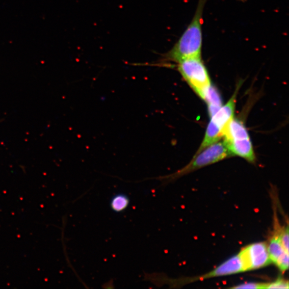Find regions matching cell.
<instances>
[{
    "mask_svg": "<svg viewBox=\"0 0 289 289\" xmlns=\"http://www.w3.org/2000/svg\"><path fill=\"white\" fill-rule=\"evenodd\" d=\"M237 94V90L236 91L233 97L225 105H222L211 116L204 140L197 153L205 147L217 142L223 138L229 123L234 119Z\"/></svg>",
    "mask_w": 289,
    "mask_h": 289,
    "instance_id": "5",
    "label": "cell"
},
{
    "mask_svg": "<svg viewBox=\"0 0 289 289\" xmlns=\"http://www.w3.org/2000/svg\"><path fill=\"white\" fill-rule=\"evenodd\" d=\"M289 282L279 279L272 282L267 283L266 289H289Z\"/></svg>",
    "mask_w": 289,
    "mask_h": 289,
    "instance_id": "12",
    "label": "cell"
},
{
    "mask_svg": "<svg viewBox=\"0 0 289 289\" xmlns=\"http://www.w3.org/2000/svg\"><path fill=\"white\" fill-rule=\"evenodd\" d=\"M245 272H246L245 263L243 257L239 252L238 254L228 259L227 261L220 264L219 266L213 270L210 271V272L198 277V278L196 277V278H191L189 280H186L185 283L186 282L190 283L200 280H204Z\"/></svg>",
    "mask_w": 289,
    "mask_h": 289,
    "instance_id": "7",
    "label": "cell"
},
{
    "mask_svg": "<svg viewBox=\"0 0 289 289\" xmlns=\"http://www.w3.org/2000/svg\"><path fill=\"white\" fill-rule=\"evenodd\" d=\"M232 156L226 145L223 141H219L197 153L190 163L174 174L156 178L163 184H167L193 171L203 168L209 165L219 162Z\"/></svg>",
    "mask_w": 289,
    "mask_h": 289,
    "instance_id": "2",
    "label": "cell"
},
{
    "mask_svg": "<svg viewBox=\"0 0 289 289\" xmlns=\"http://www.w3.org/2000/svg\"><path fill=\"white\" fill-rule=\"evenodd\" d=\"M267 283H245V284L239 285L232 287L233 289H266Z\"/></svg>",
    "mask_w": 289,
    "mask_h": 289,
    "instance_id": "11",
    "label": "cell"
},
{
    "mask_svg": "<svg viewBox=\"0 0 289 289\" xmlns=\"http://www.w3.org/2000/svg\"><path fill=\"white\" fill-rule=\"evenodd\" d=\"M239 252L243 257L246 272L263 268L272 263L266 243H253L245 247Z\"/></svg>",
    "mask_w": 289,
    "mask_h": 289,
    "instance_id": "6",
    "label": "cell"
},
{
    "mask_svg": "<svg viewBox=\"0 0 289 289\" xmlns=\"http://www.w3.org/2000/svg\"><path fill=\"white\" fill-rule=\"evenodd\" d=\"M239 1H241V2H245V1H246V0H239Z\"/></svg>",
    "mask_w": 289,
    "mask_h": 289,
    "instance_id": "13",
    "label": "cell"
},
{
    "mask_svg": "<svg viewBox=\"0 0 289 289\" xmlns=\"http://www.w3.org/2000/svg\"><path fill=\"white\" fill-rule=\"evenodd\" d=\"M223 138L232 156L240 157L250 162H255L256 157L251 138L242 122L234 118Z\"/></svg>",
    "mask_w": 289,
    "mask_h": 289,
    "instance_id": "3",
    "label": "cell"
},
{
    "mask_svg": "<svg viewBox=\"0 0 289 289\" xmlns=\"http://www.w3.org/2000/svg\"><path fill=\"white\" fill-rule=\"evenodd\" d=\"M130 204V199L126 194H115L110 200V206L116 213H121L127 209Z\"/></svg>",
    "mask_w": 289,
    "mask_h": 289,
    "instance_id": "10",
    "label": "cell"
},
{
    "mask_svg": "<svg viewBox=\"0 0 289 289\" xmlns=\"http://www.w3.org/2000/svg\"><path fill=\"white\" fill-rule=\"evenodd\" d=\"M208 0H199L193 19L177 43L166 54L164 60L178 63L184 59L202 56L203 16Z\"/></svg>",
    "mask_w": 289,
    "mask_h": 289,
    "instance_id": "1",
    "label": "cell"
},
{
    "mask_svg": "<svg viewBox=\"0 0 289 289\" xmlns=\"http://www.w3.org/2000/svg\"><path fill=\"white\" fill-rule=\"evenodd\" d=\"M178 63V69L182 78L203 99L211 83L208 70L202 56L185 58Z\"/></svg>",
    "mask_w": 289,
    "mask_h": 289,
    "instance_id": "4",
    "label": "cell"
},
{
    "mask_svg": "<svg viewBox=\"0 0 289 289\" xmlns=\"http://www.w3.org/2000/svg\"><path fill=\"white\" fill-rule=\"evenodd\" d=\"M267 248L271 263L275 264L283 257L289 255V252L282 246L278 235L275 233L270 239Z\"/></svg>",
    "mask_w": 289,
    "mask_h": 289,
    "instance_id": "8",
    "label": "cell"
},
{
    "mask_svg": "<svg viewBox=\"0 0 289 289\" xmlns=\"http://www.w3.org/2000/svg\"><path fill=\"white\" fill-rule=\"evenodd\" d=\"M203 99L208 104L209 113L210 116H213L222 106L220 94L212 85L206 92Z\"/></svg>",
    "mask_w": 289,
    "mask_h": 289,
    "instance_id": "9",
    "label": "cell"
}]
</instances>
